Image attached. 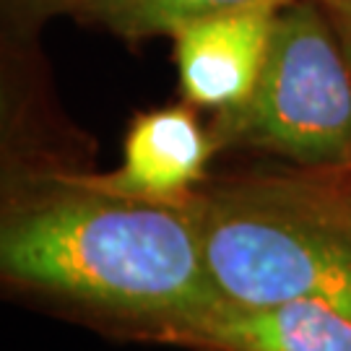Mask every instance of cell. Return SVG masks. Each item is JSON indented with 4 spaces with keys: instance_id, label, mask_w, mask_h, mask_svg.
<instances>
[{
    "instance_id": "3",
    "label": "cell",
    "mask_w": 351,
    "mask_h": 351,
    "mask_svg": "<svg viewBox=\"0 0 351 351\" xmlns=\"http://www.w3.org/2000/svg\"><path fill=\"white\" fill-rule=\"evenodd\" d=\"M221 138L310 169L349 164L351 65L317 0L276 13L263 73L250 99L221 112Z\"/></svg>"
},
{
    "instance_id": "9",
    "label": "cell",
    "mask_w": 351,
    "mask_h": 351,
    "mask_svg": "<svg viewBox=\"0 0 351 351\" xmlns=\"http://www.w3.org/2000/svg\"><path fill=\"white\" fill-rule=\"evenodd\" d=\"M333 26L339 45L351 65V0H317Z\"/></svg>"
},
{
    "instance_id": "8",
    "label": "cell",
    "mask_w": 351,
    "mask_h": 351,
    "mask_svg": "<svg viewBox=\"0 0 351 351\" xmlns=\"http://www.w3.org/2000/svg\"><path fill=\"white\" fill-rule=\"evenodd\" d=\"M289 190L291 198L317 213L326 224L339 229L351 242V177H346L339 167L313 169L310 175L276 177Z\"/></svg>"
},
{
    "instance_id": "10",
    "label": "cell",
    "mask_w": 351,
    "mask_h": 351,
    "mask_svg": "<svg viewBox=\"0 0 351 351\" xmlns=\"http://www.w3.org/2000/svg\"><path fill=\"white\" fill-rule=\"evenodd\" d=\"M341 172H343V175L346 177H351V159H349V164H343V167H339Z\"/></svg>"
},
{
    "instance_id": "5",
    "label": "cell",
    "mask_w": 351,
    "mask_h": 351,
    "mask_svg": "<svg viewBox=\"0 0 351 351\" xmlns=\"http://www.w3.org/2000/svg\"><path fill=\"white\" fill-rule=\"evenodd\" d=\"M146 336L203 351H351V317L320 302L224 304Z\"/></svg>"
},
{
    "instance_id": "6",
    "label": "cell",
    "mask_w": 351,
    "mask_h": 351,
    "mask_svg": "<svg viewBox=\"0 0 351 351\" xmlns=\"http://www.w3.org/2000/svg\"><path fill=\"white\" fill-rule=\"evenodd\" d=\"M276 13H226L177 32L175 55L185 99L219 112L250 99L268 58Z\"/></svg>"
},
{
    "instance_id": "4",
    "label": "cell",
    "mask_w": 351,
    "mask_h": 351,
    "mask_svg": "<svg viewBox=\"0 0 351 351\" xmlns=\"http://www.w3.org/2000/svg\"><path fill=\"white\" fill-rule=\"evenodd\" d=\"M211 146L188 107H164L133 120L120 169L68 180L120 198L180 203L188 201L206 175Z\"/></svg>"
},
{
    "instance_id": "2",
    "label": "cell",
    "mask_w": 351,
    "mask_h": 351,
    "mask_svg": "<svg viewBox=\"0 0 351 351\" xmlns=\"http://www.w3.org/2000/svg\"><path fill=\"white\" fill-rule=\"evenodd\" d=\"M193 201L206 265L226 304L320 302L351 317V242L278 180Z\"/></svg>"
},
{
    "instance_id": "7",
    "label": "cell",
    "mask_w": 351,
    "mask_h": 351,
    "mask_svg": "<svg viewBox=\"0 0 351 351\" xmlns=\"http://www.w3.org/2000/svg\"><path fill=\"white\" fill-rule=\"evenodd\" d=\"M294 0H91V13L117 34L143 39L151 34H172L185 26L226 13L287 8Z\"/></svg>"
},
{
    "instance_id": "1",
    "label": "cell",
    "mask_w": 351,
    "mask_h": 351,
    "mask_svg": "<svg viewBox=\"0 0 351 351\" xmlns=\"http://www.w3.org/2000/svg\"><path fill=\"white\" fill-rule=\"evenodd\" d=\"M193 195L136 201L63 177L55 193L5 216L3 276L123 317L141 333L213 313L226 302L206 265Z\"/></svg>"
}]
</instances>
